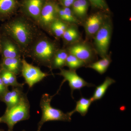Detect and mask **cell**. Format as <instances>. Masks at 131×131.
Listing matches in <instances>:
<instances>
[{
	"mask_svg": "<svg viewBox=\"0 0 131 131\" xmlns=\"http://www.w3.org/2000/svg\"><path fill=\"white\" fill-rule=\"evenodd\" d=\"M0 33L8 37L18 45L23 58L32 43L44 33L34 21L20 13L2 25Z\"/></svg>",
	"mask_w": 131,
	"mask_h": 131,
	"instance_id": "6da1fadb",
	"label": "cell"
},
{
	"mask_svg": "<svg viewBox=\"0 0 131 131\" xmlns=\"http://www.w3.org/2000/svg\"><path fill=\"white\" fill-rule=\"evenodd\" d=\"M60 49L56 40L51 39L44 33L32 43L24 55L38 65L50 69L52 59Z\"/></svg>",
	"mask_w": 131,
	"mask_h": 131,
	"instance_id": "7a4b0ae2",
	"label": "cell"
},
{
	"mask_svg": "<svg viewBox=\"0 0 131 131\" xmlns=\"http://www.w3.org/2000/svg\"><path fill=\"white\" fill-rule=\"evenodd\" d=\"M30 107L27 94L24 93L17 104L6 108L5 113L1 117L2 123L7 125L8 131H13L14 127L18 122L30 118Z\"/></svg>",
	"mask_w": 131,
	"mask_h": 131,
	"instance_id": "3957f363",
	"label": "cell"
},
{
	"mask_svg": "<svg viewBox=\"0 0 131 131\" xmlns=\"http://www.w3.org/2000/svg\"><path fill=\"white\" fill-rule=\"evenodd\" d=\"M55 95L51 96L49 94L45 93L42 95L40 102L42 114L40 121L38 123L37 131H40L43 124L48 121L70 122L71 121L72 114L70 112L64 113L62 110L52 107L51 105L52 99Z\"/></svg>",
	"mask_w": 131,
	"mask_h": 131,
	"instance_id": "277c9868",
	"label": "cell"
},
{
	"mask_svg": "<svg viewBox=\"0 0 131 131\" xmlns=\"http://www.w3.org/2000/svg\"><path fill=\"white\" fill-rule=\"evenodd\" d=\"M112 32V22L108 16L93 38L94 49L97 55L101 58L108 54Z\"/></svg>",
	"mask_w": 131,
	"mask_h": 131,
	"instance_id": "5b68a950",
	"label": "cell"
},
{
	"mask_svg": "<svg viewBox=\"0 0 131 131\" xmlns=\"http://www.w3.org/2000/svg\"><path fill=\"white\" fill-rule=\"evenodd\" d=\"M66 49L69 54H72L84 62L86 66L96 61L97 54L94 47L86 41L80 40L68 46Z\"/></svg>",
	"mask_w": 131,
	"mask_h": 131,
	"instance_id": "8992f818",
	"label": "cell"
},
{
	"mask_svg": "<svg viewBox=\"0 0 131 131\" xmlns=\"http://www.w3.org/2000/svg\"><path fill=\"white\" fill-rule=\"evenodd\" d=\"M46 1V0H21L20 1L18 12L31 19L38 26L40 13Z\"/></svg>",
	"mask_w": 131,
	"mask_h": 131,
	"instance_id": "52a82bcc",
	"label": "cell"
},
{
	"mask_svg": "<svg viewBox=\"0 0 131 131\" xmlns=\"http://www.w3.org/2000/svg\"><path fill=\"white\" fill-rule=\"evenodd\" d=\"M21 74L25 79V83L27 84L30 88L49 75L42 71L39 67L28 63L25 58H22Z\"/></svg>",
	"mask_w": 131,
	"mask_h": 131,
	"instance_id": "ba28073f",
	"label": "cell"
},
{
	"mask_svg": "<svg viewBox=\"0 0 131 131\" xmlns=\"http://www.w3.org/2000/svg\"><path fill=\"white\" fill-rule=\"evenodd\" d=\"M57 3L52 0H46L40 13L38 26L42 30L48 32L51 24L57 19Z\"/></svg>",
	"mask_w": 131,
	"mask_h": 131,
	"instance_id": "9c48e42d",
	"label": "cell"
},
{
	"mask_svg": "<svg viewBox=\"0 0 131 131\" xmlns=\"http://www.w3.org/2000/svg\"><path fill=\"white\" fill-rule=\"evenodd\" d=\"M103 12L93 14L84 19V27L88 39H93L108 16Z\"/></svg>",
	"mask_w": 131,
	"mask_h": 131,
	"instance_id": "30bf717a",
	"label": "cell"
},
{
	"mask_svg": "<svg viewBox=\"0 0 131 131\" xmlns=\"http://www.w3.org/2000/svg\"><path fill=\"white\" fill-rule=\"evenodd\" d=\"M58 74L63 77L64 78L61 86L64 82L67 81L69 82L72 97L74 90H80L84 87H91L95 86L94 84L86 81L83 78L77 74L75 70H67L62 69H60V73Z\"/></svg>",
	"mask_w": 131,
	"mask_h": 131,
	"instance_id": "8fae6325",
	"label": "cell"
},
{
	"mask_svg": "<svg viewBox=\"0 0 131 131\" xmlns=\"http://www.w3.org/2000/svg\"><path fill=\"white\" fill-rule=\"evenodd\" d=\"M1 54L2 58H23L21 50L13 41L7 36L1 34Z\"/></svg>",
	"mask_w": 131,
	"mask_h": 131,
	"instance_id": "7c38bea8",
	"label": "cell"
},
{
	"mask_svg": "<svg viewBox=\"0 0 131 131\" xmlns=\"http://www.w3.org/2000/svg\"><path fill=\"white\" fill-rule=\"evenodd\" d=\"M19 0H0V21L5 22L18 13Z\"/></svg>",
	"mask_w": 131,
	"mask_h": 131,
	"instance_id": "4fadbf2b",
	"label": "cell"
},
{
	"mask_svg": "<svg viewBox=\"0 0 131 131\" xmlns=\"http://www.w3.org/2000/svg\"><path fill=\"white\" fill-rule=\"evenodd\" d=\"M24 93L23 88L12 87L11 90H8L0 98V100L4 102L8 108L16 105L20 101Z\"/></svg>",
	"mask_w": 131,
	"mask_h": 131,
	"instance_id": "5bb4252c",
	"label": "cell"
},
{
	"mask_svg": "<svg viewBox=\"0 0 131 131\" xmlns=\"http://www.w3.org/2000/svg\"><path fill=\"white\" fill-rule=\"evenodd\" d=\"M22 58H2L0 65L2 69L10 71L17 76L21 74Z\"/></svg>",
	"mask_w": 131,
	"mask_h": 131,
	"instance_id": "9a60e30c",
	"label": "cell"
},
{
	"mask_svg": "<svg viewBox=\"0 0 131 131\" xmlns=\"http://www.w3.org/2000/svg\"><path fill=\"white\" fill-rule=\"evenodd\" d=\"M77 26L70 24L64 33L61 38L65 45L68 46L81 40V35Z\"/></svg>",
	"mask_w": 131,
	"mask_h": 131,
	"instance_id": "2e32d148",
	"label": "cell"
},
{
	"mask_svg": "<svg viewBox=\"0 0 131 131\" xmlns=\"http://www.w3.org/2000/svg\"><path fill=\"white\" fill-rule=\"evenodd\" d=\"M69 54L66 49H59L54 56L52 61L50 70L63 69L65 66L66 59Z\"/></svg>",
	"mask_w": 131,
	"mask_h": 131,
	"instance_id": "e0dca14e",
	"label": "cell"
},
{
	"mask_svg": "<svg viewBox=\"0 0 131 131\" xmlns=\"http://www.w3.org/2000/svg\"><path fill=\"white\" fill-rule=\"evenodd\" d=\"M70 25L59 19H57L49 27L48 33L53 35L57 39L61 38L64 33Z\"/></svg>",
	"mask_w": 131,
	"mask_h": 131,
	"instance_id": "ac0fdd59",
	"label": "cell"
},
{
	"mask_svg": "<svg viewBox=\"0 0 131 131\" xmlns=\"http://www.w3.org/2000/svg\"><path fill=\"white\" fill-rule=\"evenodd\" d=\"M112 62L111 56L108 54L100 60L95 61L87 65L86 67L93 69L100 74H103L107 70Z\"/></svg>",
	"mask_w": 131,
	"mask_h": 131,
	"instance_id": "d6986e66",
	"label": "cell"
},
{
	"mask_svg": "<svg viewBox=\"0 0 131 131\" xmlns=\"http://www.w3.org/2000/svg\"><path fill=\"white\" fill-rule=\"evenodd\" d=\"M115 82V80L111 78L106 77L104 82L95 88L93 96L91 97L93 101L99 100L103 98L108 88Z\"/></svg>",
	"mask_w": 131,
	"mask_h": 131,
	"instance_id": "ffe728a7",
	"label": "cell"
},
{
	"mask_svg": "<svg viewBox=\"0 0 131 131\" xmlns=\"http://www.w3.org/2000/svg\"><path fill=\"white\" fill-rule=\"evenodd\" d=\"M16 76L14 73L2 69L0 73V78L7 86L24 88L25 84L19 83Z\"/></svg>",
	"mask_w": 131,
	"mask_h": 131,
	"instance_id": "44dd1931",
	"label": "cell"
},
{
	"mask_svg": "<svg viewBox=\"0 0 131 131\" xmlns=\"http://www.w3.org/2000/svg\"><path fill=\"white\" fill-rule=\"evenodd\" d=\"M93 102L91 98H87L82 97L80 100L77 101L74 110L70 112L73 115L75 112H78L82 116H84L88 111L89 109L91 103Z\"/></svg>",
	"mask_w": 131,
	"mask_h": 131,
	"instance_id": "7402d4cb",
	"label": "cell"
},
{
	"mask_svg": "<svg viewBox=\"0 0 131 131\" xmlns=\"http://www.w3.org/2000/svg\"><path fill=\"white\" fill-rule=\"evenodd\" d=\"M65 66L68 67L70 70L76 71L79 68L86 66V64L84 62L75 56L69 53Z\"/></svg>",
	"mask_w": 131,
	"mask_h": 131,
	"instance_id": "603a6c76",
	"label": "cell"
},
{
	"mask_svg": "<svg viewBox=\"0 0 131 131\" xmlns=\"http://www.w3.org/2000/svg\"><path fill=\"white\" fill-rule=\"evenodd\" d=\"M94 7L100 9L106 13H109L110 9L105 0H89Z\"/></svg>",
	"mask_w": 131,
	"mask_h": 131,
	"instance_id": "cb8c5ba5",
	"label": "cell"
},
{
	"mask_svg": "<svg viewBox=\"0 0 131 131\" xmlns=\"http://www.w3.org/2000/svg\"><path fill=\"white\" fill-rule=\"evenodd\" d=\"M79 1L81 8L82 16L83 20H84L88 9V3L87 0H79Z\"/></svg>",
	"mask_w": 131,
	"mask_h": 131,
	"instance_id": "d4e9b609",
	"label": "cell"
},
{
	"mask_svg": "<svg viewBox=\"0 0 131 131\" xmlns=\"http://www.w3.org/2000/svg\"><path fill=\"white\" fill-rule=\"evenodd\" d=\"M8 90V87L5 85L0 78V98Z\"/></svg>",
	"mask_w": 131,
	"mask_h": 131,
	"instance_id": "484cf974",
	"label": "cell"
},
{
	"mask_svg": "<svg viewBox=\"0 0 131 131\" xmlns=\"http://www.w3.org/2000/svg\"><path fill=\"white\" fill-rule=\"evenodd\" d=\"M63 7H70L75 0H61Z\"/></svg>",
	"mask_w": 131,
	"mask_h": 131,
	"instance_id": "4316f807",
	"label": "cell"
},
{
	"mask_svg": "<svg viewBox=\"0 0 131 131\" xmlns=\"http://www.w3.org/2000/svg\"><path fill=\"white\" fill-rule=\"evenodd\" d=\"M1 33H0V54H1Z\"/></svg>",
	"mask_w": 131,
	"mask_h": 131,
	"instance_id": "83f0119b",
	"label": "cell"
},
{
	"mask_svg": "<svg viewBox=\"0 0 131 131\" xmlns=\"http://www.w3.org/2000/svg\"><path fill=\"white\" fill-rule=\"evenodd\" d=\"M2 70V68L1 66L0 65V73H1V71Z\"/></svg>",
	"mask_w": 131,
	"mask_h": 131,
	"instance_id": "f1b7e54d",
	"label": "cell"
},
{
	"mask_svg": "<svg viewBox=\"0 0 131 131\" xmlns=\"http://www.w3.org/2000/svg\"><path fill=\"white\" fill-rule=\"evenodd\" d=\"M2 123V118L1 117H0V123Z\"/></svg>",
	"mask_w": 131,
	"mask_h": 131,
	"instance_id": "f546056e",
	"label": "cell"
},
{
	"mask_svg": "<svg viewBox=\"0 0 131 131\" xmlns=\"http://www.w3.org/2000/svg\"><path fill=\"white\" fill-rule=\"evenodd\" d=\"M0 131H5L3 130H2V129H0Z\"/></svg>",
	"mask_w": 131,
	"mask_h": 131,
	"instance_id": "4dcf8cb0",
	"label": "cell"
},
{
	"mask_svg": "<svg viewBox=\"0 0 131 131\" xmlns=\"http://www.w3.org/2000/svg\"><path fill=\"white\" fill-rule=\"evenodd\" d=\"M22 131H26L25 130H22Z\"/></svg>",
	"mask_w": 131,
	"mask_h": 131,
	"instance_id": "1f68e13d",
	"label": "cell"
}]
</instances>
